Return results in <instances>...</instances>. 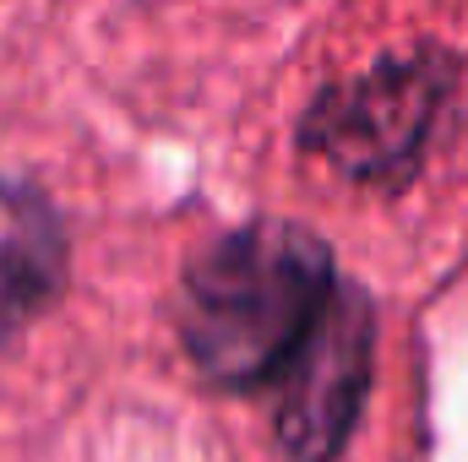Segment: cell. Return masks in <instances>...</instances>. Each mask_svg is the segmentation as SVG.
<instances>
[{
  "mask_svg": "<svg viewBox=\"0 0 468 462\" xmlns=\"http://www.w3.org/2000/svg\"><path fill=\"white\" fill-rule=\"evenodd\" d=\"M327 250L294 224H250L218 239L186 278L180 338L218 386H261L294 364L333 305Z\"/></svg>",
  "mask_w": 468,
  "mask_h": 462,
  "instance_id": "6da1fadb",
  "label": "cell"
},
{
  "mask_svg": "<svg viewBox=\"0 0 468 462\" xmlns=\"http://www.w3.org/2000/svg\"><path fill=\"white\" fill-rule=\"evenodd\" d=\"M441 104H447V60L436 55L387 60L316 110L311 142L354 174H392L420 152Z\"/></svg>",
  "mask_w": 468,
  "mask_h": 462,
  "instance_id": "7a4b0ae2",
  "label": "cell"
},
{
  "mask_svg": "<svg viewBox=\"0 0 468 462\" xmlns=\"http://www.w3.org/2000/svg\"><path fill=\"white\" fill-rule=\"evenodd\" d=\"M365 381H370V310L359 294L338 289L311 343L283 370L278 441L300 462H327L349 441Z\"/></svg>",
  "mask_w": 468,
  "mask_h": 462,
  "instance_id": "3957f363",
  "label": "cell"
},
{
  "mask_svg": "<svg viewBox=\"0 0 468 462\" xmlns=\"http://www.w3.org/2000/svg\"><path fill=\"white\" fill-rule=\"evenodd\" d=\"M60 261L66 245L55 213L33 191L0 180V321L33 316L60 289Z\"/></svg>",
  "mask_w": 468,
  "mask_h": 462,
  "instance_id": "277c9868",
  "label": "cell"
}]
</instances>
